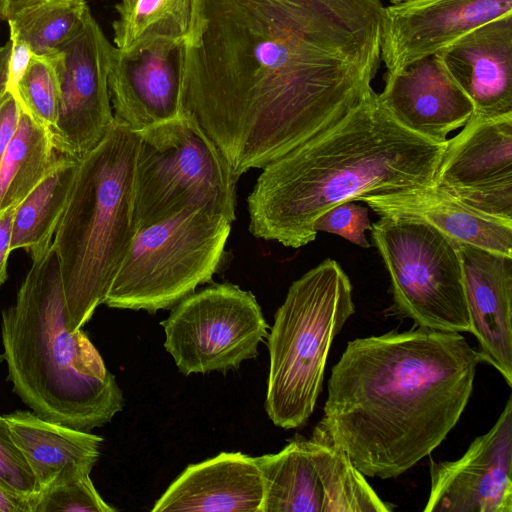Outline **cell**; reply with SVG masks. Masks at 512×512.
<instances>
[{"mask_svg":"<svg viewBox=\"0 0 512 512\" xmlns=\"http://www.w3.org/2000/svg\"><path fill=\"white\" fill-rule=\"evenodd\" d=\"M381 0H193L182 113L239 178L323 133L376 92Z\"/></svg>","mask_w":512,"mask_h":512,"instance_id":"cell-1","label":"cell"},{"mask_svg":"<svg viewBox=\"0 0 512 512\" xmlns=\"http://www.w3.org/2000/svg\"><path fill=\"white\" fill-rule=\"evenodd\" d=\"M481 357L459 332L416 326L356 338L332 367L314 430L368 477H398L459 421Z\"/></svg>","mask_w":512,"mask_h":512,"instance_id":"cell-2","label":"cell"},{"mask_svg":"<svg viewBox=\"0 0 512 512\" xmlns=\"http://www.w3.org/2000/svg\"><path fill=\"white\" fill-rule=\"evenodd\" d=\"M447 143L404 128L377 93L335 125L271 162L248 196L253 236L299 248L329 209L434 184Z\"/></svg>","mask_w":512,"mask_h":512,"instance_id":"cell-3","label":"cell"},{"mask_svg":"<svg viewBox=\"0 0 512 512\" xmlns=\"http://www.w3.org/2000/svg\"><path fill=\"white\" fill-rule=\"evenodd\" d=\"M31 256L16 300L1 316L8 380L39 417L92 431L122 410L123 393L88 336L67 327L62 275L52 243Z\"/></svg>","mask_w":512,"mask_h":512,"instance_id":"cell-4","label":"cell"},{"mask_svg":"<svg viewBox=\"0 0 512 512\" xmlns=\"http://www.w3.org/2000/svg\"><path fill=\"white\" fill-rule=\"evenodd\" d=\"M139 134L115 120L80 159L52 246L62 275L67 327L79 330L104 303L135 237L134 176Z\"/></svg>","mask_w":512,"mask_h":512,"instance_id":"cell-5","label":"cell"},{"mask_svg":"<svg viewBox=\"0 0 512 512\" xmlns=\"http://www.w3.org/2000/svg\"><path fill=\"white\" fill-rule=\"evenodd\" d=\"M352 284L326 259L294 281L268 334L265 408L274 425L304 426L322 391L330 346L355 313Z\"/></svg>","mask_w":512,"mask_h":512,"instance_id":"cell-6","label":"cell"},{"mask_svg":"<svg viewBox=\"0 0 512 512\" xmlns=\"http://www.w3.org/2000/svg\"><path fill=\"white\" fill-rule=\"evenodd\" d=\"M231 223L225 215L199 207L139 229L104 304L150 313L173 308L212 281Z\"/></svg>","mask_w":512,"mask_h":512,"instance_id":"cell-7","label":"cell"},{"mask_svg":"<svg viewBox=\"0 0 512 512\" xmlns=\"http://www.w3.org/2000/svg\"><path fill=\"white\" fill-rule=\"evenodd\" d=\"M138 134L134 176L137 230L199 207L235 220L239 178L195 120L181 113Z\"/></svg>","mask_w":512,"mask_h":512,"instance_id":"cell-8","label":"cell"},{"mask_svg":"<svg viewBox=\"0 0 512 512\" xmlns=\"http://www.w3.org/2000/svg\"><path fill=\"white\" fill-rule=\"evenodd\" d=\"M370 231L390 277L396 312L419 327L470 333L458 244L406 218L380 217Z\"/></svg>","mask_w":512,"mask_h":512,"instance_id":"cell-9","label":"cell"},{"mask_svg":"<svg viewBox=\"0 0 512 512\" xmlns=\"http://www.w3.org/2000/svg\"><path fill=\"white\" fill-rule=\"evenodd\" d=\"M161 325L164 346L185 375L237 369L268 336L255 296L229 283L190 294Z\"/></svg>","mask_w":512,"mask_h":512,"instance_id":"cell-10","label":"cell"},{"mask_svg":"<svg viewBox=\"0 0 512 512\" xmlns=\"http://www.w3.org/2000/svg\"><path fill=\"white\" fill-rule=\"evenodd\" d=\"M263 481L261 512H390L348 455L320 433L255 457Z\"/></svg>","mask_w":512,"mask_h":512,"instance_id":"cell-11","label":"cell"},{"mask_svg":"<svg viewBox=\"0 0 512 512\" xmlns=\"http://www.w3.org/2000/svg\"><path fill=\"white\" fill-rule=\"evenodd\" d=\"M114 46L92 15L52 56L59 80L56 122L51 130L56 151L78 159L108 134L114 114L108 74Z\"/></svg>","mask_w":512,"mask_h":512,"instance_id":"cell-12","label":"cell"},{"mask_svg":"<svg viewBox=\"0 0 512 512\" xmlns=\"http://www.w3.org/2000/svg\"><path fill=\"white\" fill-rule=\"evenodd\" d=\"M434 186L480 213L512 222V113L473 114L448 140Z\"/></svg>","mask_w":512,"mask_h":512,"instance_id":"cell-13","label":"cell"},{"mask_svg":"<svg viewBox=\"0 0 512 512\" xmlns=\"http://www.w3.org/2000/svg\"><path fill=\"white\" fill-rule=\"evenodd\" d=\"M425 512H512V399L454 461L430 460Z\"/></svg>","mask_w":512,"mask_h":512,"instance_id":"cell-14","label":"cell"},{"mask_svg":"<svg viewBox=\"0 0 512 512\" xmlns=\"http://www.w3.org/2000/svg\"><path fill=\"white\" fill-rule=\"evenodd\" d=\"M184 41L157 38L114 47L108 91L115 120L139 132L182 113Z\"/></svg>","mask_w":512,"mask_h":512,"instance_id":"cell-15","label":"cell"},{"mask_svg":"<svg viewBox=\"0 0 512 512\" xmlns=\"http://www.w3.org/2000/svg\"><path fill=\"white\" fill-rule=\"evenodd\" d=\"M512 15V0H411L385 7L382 61L397 73L476 27Z\"/></svg>","mask_w":512,"mask_h":512,"instance_id":"cell-16","label":"cell"},{"mask_svg":"<svg viewBox=\"0 0 512 512\" xmlns=\"http://www.w3.org/2000/svg\"><path fill=\"white\" fill-rule=\"evenodd\" d=\"M378 100L404 128L436 143L474 113L469 97L457 85L437 54L420 59L397 73H386Z\"/></svg>","mask_w":512,"mask_h":512,"instance_id":"cell-17","label":"cell"},{"mask_svg":"<svg viewBox=\"0 0 512 512\" xmlns=\"http://www.w3.org/2000/svg\"><path fill=\"white\" fill-rule=\"evenodd\" d=\"M471 321L482 362L512 386V257L458 244Z\"/></svg>","mask_w":512,"mask_h":512,"instance_id":"cell-18","label":"cell"},{"mask_svg":"<svg viewBox=\"0 0 512 512\" xmlns=\"http://www.w3.org/2000/svg\"><path fill=\"white\" fill-rule=\"evenodd\" d=\"M475 115L512 113V15L484 23L436 53Z\"/></svg>","mask_w":512,"mask_h":512,"instance_id":"cell-19","label":"cell"},{"mask_svg":"<svg viewBox=\"0 0 512 512\" xmlns=\"http://www.w3.org/2000/svg\"><path fill=\"white\" fill-rule=\"evenodd\" d=\"M263 481L255 457L222 452L187 466L153 512H261Z\"/></svg>","mask_w":512,"mask_h":512,"instance_id":"cell-20","label":"cell"},{"mask_svg":"<svg viewBox=\"0 0 512 512\" xmlns=\"http://www.w3.org/2000/svg\"><path fill=\"white\" fill-rule=\"evenodd\" d=\"M361 201L380 217L423 222L457 244L512 257V222L480 213L434 184Z\"/></svg>","mask_w":512,"mask_h":512,"instance_id":"cell-21","label":"cell"},{"mask_svg":"<svg viewBox=\"0 0 512 512\" xmlns=\"http://www.w3.org/2000/svg\"><path fill=\"white\" fill-rule=\"evenodd\" d=\"M10 434L31 469L38 496L89 475L100 456L103 438L48 421L30 411L5 415Z\"/></svg>","mask_w":512,"mask_h":512,"instance_id":"cell-22","label":"cell"},{"mask_svg":"<svg viewBox=\"0 0 512 512\" xmlns=\"http://www.w3.org/2000/svg\"><path fill=\"white\" fill-rule=\"evenodd\" d=\"M80 159L57 157L42 180L17 205L13 219L11 251L31 255L52 243V237L68 203Z\"/></svg>","mask_w":512,"mask_h":512,"instance_id":"cell-23","label":"cell"},{"mask_svg":"<svg viewBox=\"0 0 512 512\" xmlns=\"http://www.w3.org/2000/svg\"><path fill=\"white\" fill-rule=\"evenodd\" d=\"M51 131L22 107L15 135L0 158V210L20 203L56 160Z\"/></svg>","mask_w":512,"mask_h":512,"instance_id":"cell-24","label":"cell"},{"mask_svg":"<svg viewBox=\"0 0 512 512\" xmlns=\"http://www.w3.org/2000/svg\"><path fill=\"white\" fill-rule=\"evenodd\" d=\"M90 16L86 0H32L7 21L10 37L41 56L74 36Z\"/></svg>","mask_w":512,"mask_h":512,"instance_id":"cell-25","label":"cell"},{"mask_svg":"<svg viewBox=\"0 0 512 512\" xmlns=\"http://www.w3.org/2000/svg\"><path fill=\"white\" fill-rule=\"evenodd\" d=\"M193 0H120L113 22L117 49L128 51L157 38L185 40Z\"/></svg>","mask_w":512,"mask_h":512,"instance_id":"cell-26","label":"cell"},{"mask_svg":"<svg viewBox=\"0 0 512 512\" xmlns=\"http://www.w3.org/2000/svg\"><path fill=\"white\" fill-rule=\"evenodd\" d=\"M13 94L30 116L50 131L53 129L59 101V80L50 54L32 56Z\"/></svg>","mask_w":512,"mask_h":512,"instance_id":"cell-27","label":"cell"},{"mask_svg":"<svg viewBox=\"0 0 512 512\" xmlns=\"http://www.w3.org/2000/svg\"><path fill=\"white\" fill-rule=\"evenodd\" d=\"M96 490L90 474L40 494L33 512H114Z\"/></svg>","mask_w":512,"mask_h":512,"instance_id":"cell-28","label":"cell"},{"mask_svg":"<svg viewBox=\"0 0 512 512\" xmlns=\"http://www.w3.org/2000/svg\"><path fill=\"white\" fill-rule=\"evenodd\" d=\"M0 481L31 503L32 512L38 489L28 463L15 444L5 415H0Z\"/></svg>","mask_w":512,"mask_h":512,"instance_id":"cell-29","label":"cell"},{"mask_svg":"<svg viewBox=\"0 0 512 512\" xmlns=\"http://www.w3.org/2000/svg\"><path fill=\"white\" fill-rule=\"evenodd\" d=\"M370 220L367 208L345 202L339 204L322 215L314 223V230L339 235L353 244L369 248L365 231L370 230Z\"/></svg>","mask_w":512,"mask_h":512,"instance_id":"cell-30","label":"cell"},{"mask_svg":"<svg viewBox=\"0 0 512 512\" xmlns=\"http://www.w3.org/2000/svg\"><path fill=\"white\" fill-rule=\"evenodd\" d=\"M32 56L29 47L13 37L0 47V99L15 92Z\"/></svg>","mask_w":512,"mask_h":512,"instance_id":"cell-31","label":"cell"},{"mask_svg":"<svg viewBox=\"0 0 512 512\" xmlns=\"http://www.w3.org/2000/svg\"><path fill=\"white\" fill-rule=\"evenodd\" d=\"M21 115V105L9 92L0 99V158L16 133Z\"/></svg>","mask_w":512,"mask_h":512,"instance_id":"cell-32","label":"cell"},{"mask_svg":"<svg viewBox=\"0 0 512 512\" xmlns=\"http://www.w3.org/2000/svg\"><path fill=\"white\" fill-rule=\"evenodd\" d=\"M18 204H13L0 210V286L7 279V263L9 255L12 252L11 238L13 219Z\"/></svg>","mask_w":512,"mask_h":512,"instance_id":"cell-33","label":"cell"},{"mask_svg":"<svg viewBox=\"0 0 512 512\" xmlns=\"http://www.w3.org/2000/svg\"><path fill=\"white\" fill-rule=\"evenodd\" d=\"M0 512H32V506L0 481Z\"/></svg>","mask_w":512,"mask_h":512,"instance_id":"cell-34","label":"cell"},{"mask_svg":"<svg viewBox=\"0 0 512 512\" xmlns=\"http://www.w3.org/2000/svg\"><path fill=\"white\" fill-rule=\"evenodd\" d=\"M32 0H0V19L8 20L16 11Z\"/></svg>","mask_w":512,"mask_h":512,"instance_id":"cell-35","label":"cell"},{"mask_svg":"<svg viewBox=\"0 0 512 512\" xmlns=\"http://www.w3.org/2000/svg\"><path fill=\"white\" fill-rule=\"evenodd\" d=\"M392 2V4H397V3H400L401 0H390Z\"/></svg>","mask_w":512,"mask_h":512,"instance_id":"cell-36","label":"cell"},{"mask_svg":"<svg viewBox=\"0 0 512 512\" xmlns=\"http://www.w3.org/2000/svg\"><path fill=\"white\" fill-rule=\"evenodd\" d=\"M403 1H411V0H401V2H403Z\"/></svg>","mask_w":512,"mask_h":512,"instance_id":"cell-37","label":"cell"}]
</instances>
